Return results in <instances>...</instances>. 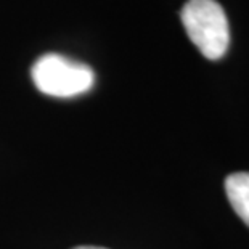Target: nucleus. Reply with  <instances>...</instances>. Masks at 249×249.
I'll use <instances>...</instances> for the list:
<instances>
[{"mask_svg":"<svg viewBox=\"0 0 249 249\" xmlns=\"http://www.w3.org/2000/svg\"><path fill=\"white\" fill-rule=\"evenodd\" d=\"M180 19L190 40L208 60H220L230 47V24L217 0H188Z\"/></svg>","mask_w":249,"mask_h":249,"instance_id":"1","label":"nucleus"},{"mask_svg":"<svg viewBox=\"0 0 249 249\" xmlns=\"http://www.w3.org/2000/svg\"><path fill=\"white\" fill-rule=\"evenodd\" d=\"M31 76L42 93L58 98L86 93L95 82L92 68L58 53L42 55L33 65Z\"/></svg>","mask_w":249,"mask_h":249,"instance_id":"2","label":"nucleus"},{"mask_svg":"<svg viewBox=\"0 0 249 249\" xmlns=\"http://www.w3.org/2000/svg\"><path fill=\"white\" fill-rule=\"evenodd\" d=\"M225 193L233 211L249 227V172H236L227 177Z\"/></svg>","mask_w":249,"mask_h":249,"instance_id":"3","label":"nucleus"},{"mask_svg":"<svg viewBox=\"0 0 249 249\" xmlns=\"http://www.w3.org/2000/svg\"><path fill=\"white\" fill-rule=\"evenodd\" d=\"M72 249H107V248H98V246H77Z\"/></svg>","mask_w":249,"mask_h":249,"instance_id":"4","label":"nucleus"}]
</instances>
